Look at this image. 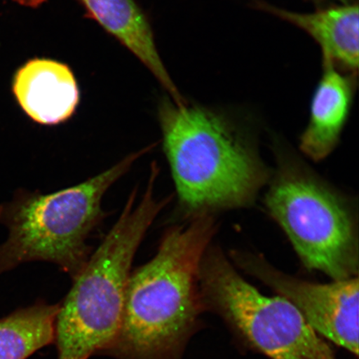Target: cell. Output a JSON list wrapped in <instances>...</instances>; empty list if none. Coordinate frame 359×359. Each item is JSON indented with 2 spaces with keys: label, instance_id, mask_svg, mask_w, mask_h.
<instances>
[{
  "label": "cell",
  "instance_id": "cell-1",
  "mask_svg": "<svg viewBox=\"0 0 359 359\" xmlns=\"http://www.w3.org/2000/svg\"><path fill=\"white\" fill-rule=\"evenodd\" d=\"M217 230L212 215L168 229L154 258L130 275L122 323L106 353L118 359H180L202 303V259Z\"/></svg>",
  "mask_w": 359,
  "mask_h": 359
},
{
  "label": "cell",
  "instance_id": "cell-2",
  "mask_svg": "<svg viewBox=\"0 0 359 359\" xmlns=\"http://www.w3.org/2000/svg\"><path fill=\"white\" fill-rule=\"evenodd\" d=\"M160 122L179 208L186 217L253 203L268 182V169L226 119L204 107L164 102Z\"/></svg>",
  "mask_w": 359,
  "mask_h": 359
},
{
  "label": "cell",
  "instance_id": "cell-3",
  "mask_svg": "<svg viewBox=\"0 0 359 359\" xmlns=\"http://www.w3.org/2000/svg\"><path fill=\"white\" fill-rule=\"evenodd\" d=\"M146 151L78 185L48 194L20 189L0 205V224L8 232L0 245V275L39 262L55 264L74 279L93 253L88 240L106 217V193Z\"/></svg>",
  "mask_w": 359,
  "mask_h": 359
},
{
  "label": "cell",
  "instance_id": "cell-4",
  "mask_svg": "<svg viewBox=\"0 0 359 359\" xmlns=\"http://www.w3.org/2000/svg\"><path fill=\"white\" fill-rule=\"evenodd\" d=\"M150 227L144 215L124 210L90 255L58 307L57 359H88L114 344L135 255Z\"/></svg>",
  "mask_w": 359,
  "mask_h": 359
},
{
  "label": "cell",
  "instance_id": "cell-5",
  "mask_svg": "<svg viewBox=\"0 0 359 359\" xmlns=\"http://www.w3.org/2000/svg\"><path fill=\"white\" fill-rule=\"evenodd\" d=\"M304 266L333 280L358 277L356 219L333 188L294 163L280 165L266 196Z\"/></svg>",
  "mask_w": 359,
  "mask_h": 359
},
{
  "label": "cell",
  "instance_id": "cell-6",
  "mask_svg": "<svg viewBox=\"0 0 359 359\" xmlns=\"http://www.w3.org/2000/svg\"><path fill=\"white\" fill-rule=\"evenodd\" d=\"M199 286L205 311L217 313L255 351L271 359H337L294 305L260 293L218 247L210 245L202 259Z\"/></svg>",
  "mask_w": 359,
  "mask_h": 359
},
{
  "label": "cell",
  "instance_id": "cell-7",
  "mask_svg": "<svg viewBox=\"0 0 359 359\" xmlns=\"http://www.w3.org/2000/svg\"><path fill=\"white\" fill-rule=\"evenodd\" d=\"M231 258L302 313L323 338L358 356V278L318 284L297 279L271 266L260 255L234 251Z\"/></svg>",
  "mask_w": 359,
  "mask_h": 359
},
{
  "label": "cell",
  "instance_id": "cell-8",
  "mask_svg": "<svg viewBox=\"0 0 359 359\" xmlns=\"http://www.w3.org/2000/svg\"><path fill=\"white\" fill-rule=\"evenodd\" d=\"M22 110L34 122L56 125L74 114L79 90L73 72L62 62L35 58L20 67L13 84Z\"/></svg>",
  "mask_w": 359,
  "mask_h": 359
},
{
  "label": "cell",
  "instance_id": "cell-9",
  "mask_svg": "<svg viewBox=\"0 0 359 359\" xmlns=\"http://www.w3.org/2000/svg\"><path fill=\"white\" fill-rule=\"evenodd\" d=\"M311 35L322 49L325 64L357 73L359 61L358 4L299 13L264 4L260 6Z\"/></svg>",
  "mask_w": 359,
  "mask_h": 359
},
{
  "label": "cell",
  "instance_id": "cell-10",
  "mask_svg": "<svg viewBox=\"0 0 359 359\" xmlns=\"http://www.w3.org/2000/svg\"><path fill=\"white\" fill-rule=\"evenodd\" d=\"M353 96L352 83L337 67L325 64L314 92L311 116L300 137V150L314 161L332 154L347 122Z\"/></svg>",
  "mask_w": 359,
  "mask_h": 359
},
{
  "label": "cell",
  "instance_id": "cell-11",
  "mask_svg": "<svg viewBox=\"0 0 359 359\" xmlns=\"http://www.w3.org/2000/svg\"><path fill=\"white\" fill-rule=\"evenodd\" d=\"M88 13L134 53L181 104V94L169 77L156 50L149 22L134 0H81Z\"/></svg>",
  "mask_w": 359,
  "mask_h": 359
},
{
  "label": "cell",
  "instance_id": "cell-12",
  "mask_svg": "<svg viewBox=\"0 0 359 359\" xmlns=\"http://www.w3.org/2000/svg\"><path fill=\"white\" fill-rule=\"evenodd\" d=\"M60 304L39 302L0 320V359H27L55 342Z\"/></svg>",
  "mask_w": 359,
  "mask_h": 359
},
{
  "label": "cell",
  "instance_id": "cell-13",
  "mask_svg": "<svg viewBox=\"0 0 359 359\" xmlns=\"http://www.w3.org/2000/svg\"><path fill=\"white\" fill-rule=\"evenodd\" d=\"M15 1L27 7H38L46 0H15Z\"/></svg>",
  "mask_w": 359,
  "mask_h": 359
},
{
  "label": "cell",
  "instance_id": "cell-14",
  "mask_svg": "<svg viewBox=\"0 0 359 359\" xmlns=\"http://www.w3.org/2000/svg\"><path fill=\"white\" fill-rule=\"evenodd\" d=\"M343 1H345V0H343Z\"/></svg>",
  "mask_w": 359,
  "mask_h": 359
}]
</instances>
